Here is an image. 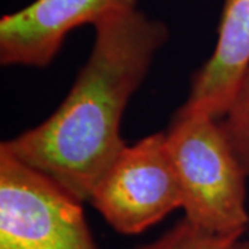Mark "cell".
I'll use <instances>...</instances> for the list:
<instances>
[{"mask_svg": "<svg viewBox=\"0 0 249 249\" xmlns=\"http://www.w3.org/2000/svg\"><path fill=\"white\" fill-rule=\"evenodd\" d=\"M137 7V0H35L0 19V64L43 68L82 25Z\"/></svg>", "mask_w": 249, "mask_h": 249, "instance_id": "obj_5", "label": "cell"}, {"mask_svg": "<svg viewBox=\"0 0 249 249\" xmlns=\"http://www.w3.org/2000/svg\"><path fill=\"white\" fill-rule=\"evenodd\" d=\"M240 240L206 232L183 217L158 240L136 249H232Z\"/></svg>", "mask_w": 249, "mask_h": 249, "instance_id": "obj_7", "label": "cell"}, {"mask_svg": "<svg viewBox=\"0 0 249 249\" xmlns=\"http://www.w3.org/2000/svg\"><path fill=\"white\" fill-rule=\"evenodd\" d=\"M165 133L184 217L206 232L242 238L249 224V178L220 121L178 108Z\"/></svg>", "mask_w": 249, "mask_h": 249, "instance_id": "obj_2", "label": "cell"}, {"mask_svg": "<svg viewBox=\"0 0 249 249\" xmlns=\"http://www.w3.org/2000/svg\"><path fill=\"white\" fill-rule=\"evenodd\" d=\"M249 68V0H224L212 55L196 72L186 112L220 121L231 107Z\"/></svg>", "mask_w": 249, "mask_h": 249, "instance_id": "obj_6", "label": "cell"}, {"mask_svg": "<svg viewBox=\"0 0 249 249\" xmlns=\"http://www.w3.org/2000/svg\"><path fill=\"white\" fill-rule=\"evenodd\" d=\"M82 204L0 147V249H98Z\"/></svg>", "mask_w": 249, "mask_h": 249, "instance_id": "obj_3", "label": "cell"}, {"mask_svg": "<svg viewBox=\"0 0 249 249\" xmlns=\"http://www.w3.org/2000/svg\"><path fill=\"white\" fill-rule=\"evenodd\" d=\"M70 93L45 122L0 147L82 202L126 147L121 124L169 29L137 7L103 18Z\"/></svg>", "mask_w": 249, "mask_h": 249, "instance_id": "obj_1", "label": "cell"}, {"mask_svg": "<svg viewBox=\"0 0 249 249\" xmlns=\"http://www.w3.org/2000/svg\"><path fill=\"white\" fill-rule=\"evenodd\" d=\"M220 124L249 178V68Z\"/></svg>", "mask_w": 249, "mask_h": 249, "instance_id": "obj_8", "label": "cell"}, {"mask_svg": "<svg viewBox=\"0 0 249 249\" xmlns=\"http://www.w3.org/2000/svg\"><path fill=\"white\" fill-rule=\"evenodd\" d=\"M88 202L124 235L140 234L183 208L166 133H152L126 144L97 180Z\"/></svg>", "mask_w": 249, "mask_h": 249, "instance_id": "obj_4", "label": "cell"}, {"mask_svg": "<svg viewBox=\"0 0 249 249\" xmlns=\"http://www.w3.org/2000/svg\"><path fill=\"white\" fill-rule=\"evenodd\" d=\"M232 249H249V238L248 240H242V238H241V240L232 247Z\"/></svg>", "mask_w": 249, "mask_h": 249, "instance_id": "obj_9", "label": "cell"}]
</instances>
